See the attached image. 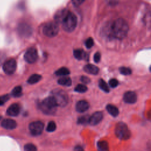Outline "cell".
<instances>
[{
    "label": "cell",
    "mask_w": 151,
    "mask_h": 151,
    "mask_svg": "<svg viewBox=\"0 0 151 151\" xmlns=\"http://www.w3.org/2000/svg\"><path fill=\"white\" fill-rule=\"evenodd\" d=\"M89 108V104L86 100H80L78 101L76 106V109L78 112L83 113L87 111Z\"/></svg>",
    "instance_id": "9a60e30c"
},
{
    "label": "cell",
    "mask_w": 151,
    "mask_h": 151,
    "mask_svg": "<svg viewBox=\"0 0 151 151\" xmlns=\"http://www.w3.org/2000/svg\"><path fill=\"white\" fill-rule=\"evenodd\" d=\"M99 87L104 92L108 93L109 92L110 90H109V87L108 86V85L107 84V83L102 79H100L99 81Z\"/></svg>",
    "instance_id": "603a6c76"
},
{
    "label": "cell",
    "mask_w": 151,
    "mask_h": 151,
    "mask_svg": "<svg viewBox=\"0 0 151 151\" xmlns=\"http://www.w3.org/2000/svg\"><path fill=\"white\" fill-rule=\"evenodd\" d=\"M109 3H111L112 4H114V3H116L118 0H106Z\"/></svg>",
    "instance_id": "8d00e7d4"
},
{
    "label": "cell",
    "mask_w": 151,
    "mask_h": 151,
    "mask_svg": "<svg viewBox=\"0 0 151 151\" xmlns=\"http://www.w3.org/2000/svg\"><path fill=\"white\" fill-rule=\"evenodd\" d=\"M80 79H81V81L84 84H87L90 82V79L86 76H82Z\"/></svg>",
    "instance_id": "d590c367"
},
{
    "label": "cell",
    "mask_w": 151,
    "mask_h": 151,
    "mask_svg": "<svg viewBox=\"0 0 151 151\" xmlns=\"http://www.w3.org/2000/svg\"><path fill=\"white\" fill-rule=\"evenodd\" d=\"M9 99V96L8 94H5L4 96H0V106L3 105L5 103H6Z\"/></svg>",
    "instance_id": "4dcf8cb0"
},
{
    "label": "cell",
    "mask_w": 151,
    "mask_h": 151,
    "mask_svg": "<svg viewBox=\"0 0 151 151\" xmlns=\"http://www.w3.org/2000/svg\"><path fill=\"white\" fill-rule=\"evenodd\" d=\"M44 123L41 121H35L31 123L29 125V130L34 136H38L42 132Z\"/></svg>",
    "instance_id": "52a82bcc"
},
{
    "label": "cell",
    "mask_w": 151,
    "mask_h": 151,
    "mask_svg": "<svg viewBox=\"0 0 151 151\" xmlns=\"http://www.w3.org/2000/svg\"><path fill=\"white\" fill-rule=\"evenodd\" d=\"M101 58V55L99 52H97L94 55V61L96 63H99L100 61Z\"/></svg>",
    "instance_id": "e575fe53"
},
{
    "label": "cell",
    "mask_w": 151,
    "mask_h": 151,
    "mask_svg": "<svg viewBox=\"0 0 151 151\" xmlns=\"http://www.w3.org/2000/svg\"><path fill=\"white\" fill-rule=\"evenodd\" d=\"M1 126L6 129H14L17 127V122L14 120L6 119L2 120Z\"/></svg>",
    "instance_id": "5bb4252c"
},
{
    "label": "cell",
    "mask_w": 151,
    "mask_h": 151,
    "mask_svg": "<svg viewBox=\"0 0 151 151\" xmlns=\"http://www.w3.org/2000/svg\"><path fill=\"white\" fill-rule=\"evenodd\" d=\"M84 0H71L72 4H73L74 6H78L80 5H81Z\"/></svg>",
    "instance_id": "836d02e7"
},
{
    "label": "cell",
    "mask_w": 151,
    "mask_h": 151,
    "mask_svg": "<svg viewBox=\"0 0 151 151\" xmlns=\"http://www.w3.org/2000/svg\"><path fill=\"white\" fill-rule=\"evenodd\" d=\"M57 105L52 96L45 98L39 104L40 109L45 114H52L56 111Z\"/></svg>",
    "instance_id": "7a4b0ae2"
},
{
    "label": "cell",
    "mask_w": 151,
    "mask_h": 151,
    "mask_svg": "<svg viewBox=\"0 0 151 151\" xmlns=\"http://www.w3.org/2000/svg\"><path fill=\"white\" fill-rule=\"evenodd\" d=\"M1 118H2V116H1V115H0V120H1Z\"/></svg>",
    "instance_id": "f35d334b"
},
{
    "label": "cell",
    "mask_w": 151,
    "mask_h": 151,
    "mask_svg": "<svg viewBox=\"0 0 151 151\" xmlns=\"http://www.w3.org/2000/svg\"><path fill=\"white\" fill-rule=\"evenodd\" d=\"M70 74V71L65 67H62L59 68L55 71V74L58 76H65Z\"/></svg>",
    "instance_id": "7402d4cb"
},
{
    "label": "cell",
    "mask_w": 151,
    "mask_h": 151,
    "mask_svg": "<svg viewBox=\"0 0 151 151\" xmlns=\"http://www.w3.org/2000/svg\"><path fill=\"white\" fill-rule=\"evenodd\" d=\"M59 31V28L56 22H50L46 24L42 29L45 35L48 37H53L55 36Z\"/></svg>",
    "instance_id": "8992f818"
},
{
    "label": "cell",
    "mask_w": 151,
    "mask_h": 151,
    "mask_svg": "<svg viewBox=\"0 0 151 151\" xmlns=\"http://www.w3.org/2000/svg\"><path fill=\"white\" fill-rule=\"evenodd\" d=\"M18 32L22 36L28 37L31 34L32 30L29 26H28L27 24H22L19 26Z\"/></svg>",
    "instance_id": "4fadbf2b"
},
{
    "label": "cell",
    "mask_w": 151,
    "mask_h": 151,
    "mask_svg": "<svg viewBox=\"0 0 151 151\" xmlns=\"http://www.w3.org/2000/svg\"><path fill=\"white\" fill-rule=\"evenodd\" d=\"M85 45H86V47L87 48H91V47L93 46V45H94V41H93V40L91 38H88L86 41Z\"/></svg>",
    "instance_id": "1f68e13d"
},
{
    "label": "cell",
    "mask_w": 151,
    "mask_h": 151,
    "mask_svg": "<svg viewBox=\"0 0 151 151\" xmlns=\"http://www.w3.org/2000/svg\"><path fill=\"white\" fill-rule=\"evenodd\" d=\"M120 72L123 75H130L132 73V70L130 68L128 67H122L120 68Z\"/></svg>",
    "instance_id": "83f0119b"
},
{
    "label": "cell",
    "mask_w": 151,
    "mask_h": 151,
    "mask_svg": "<svg viewBox=\"0 0 151 151\" xmlns=\"http://www.w3.org/2000/svg\"><path fill=\"white\" fill-rule=\"evenodd\" d=\"M41 79V76L40 75L37 74H32L28 79V83L30 84H33L38 82Z\"/></svg>",
    "instance_id": "44dd1931"
},
{
    "label": "cell",
    "mask_w": 151,
    "mask_h": 151,
    "mask_svg": "<svg viewBox=\"0 0 151 151\" xmlns=\"http://www.w3.org/2000/svg\"><path fill=\"white\" fill-rule=\"evenodd\" d=\"M123 100L126 103L133 104L137 101V96L133 91H127L123 96Z\"/></svg>",
    "instance_id": "8fae6325"
},
{
    "label": "cell",
    "mask_w": 151,
    "mask_h": 151,
    "mask_svg": "<svg viewBox=\"0 0 151 151\" xmlns=\"http://www.w3.org/2000/svg\"><path fill=\"white\" fill-rule=\"evenodd\" d=\"M97 147L100 150H107L109 149V145L106 141H100L97 143Z\"/></svg>",
    "instance_id": "d4e9b609"
},
{
    "label": "cell",
    "mask_w": 151,
    "mask_h": 151,
    "mask_svg": "<svg viewBox=\"0 0 151 151\" xmlns=\"http://www.w3.org/2000/svg\"><path fill=\"white\" fill-rule=\"evenodd\" d=\"M38 58V54L37 50L34 47L28 48L24 54V59L28 63H35Z\"/></svg>",
    "instance_id": "9c48e42d"
},
{
    "label": "cell",
    "mask_w": 151,
    "mask_h": 151,
    "mask_svg": "<svg viewBox=\"0 0 151 151\" xmlns=\"http://www.w3.org/2000/svg\"><path fill=\"white\" fill-rule=\"evenodd\" d=\"M51 96L54 99L57 106L64 107L66 106L68 101L67 94L60 89H55L51 93Z\"/></svg>",
    "instance_id": "277c9868"
},
{
    "label": "cell",
    "mask_w": 151,
    "mask_h": 151,
    "mask_svg": "<svg viewBox=\"0 0 151 151\" xmlns=\"http://www.w3.org/2000/svg\"><path fill=\"white\" fill-rule=\"evenodd\" d=\"M75 150H83V149L80 147V146H77V147H76L75 148Z\"/></svg>",
    "instance_id": "74e56055"
},
{
    "label": "cell",
    "mask_w": 151,
    "mask_h": 151,
    "mask_svg": "<svg viewBox=\"0 0 151 151\" xmlns=\"http://www.w3.org/2000/svg\"><path fill=\"white\" fill-rule=\"evenodd\" d=\"M89 117H90V116H88V115L83 116L78 118V123L79 124H86V123L88 122Z\"/></svg>",
    "instance_id": "f1b7e54d"
},
{
    "label": "cell",
    "mask_w": 151,
    "mask_h": 151,
    "mask_svg": "<svg viewBox=\"0 0 151 151\" xmlns=\"http://www.w3.org/2000/svg\"><path fill=\"white\" fill-rule=\"evenodd\" d=\"M103 114L100 111H97L89 117L88 123L91 125H96L99 123L103 119Z\"/></svg>",
    "instance_id": "30bf717a"
},
{
    "label": "cell",
    "mask_w": 151,
    "mask_h": 151,
    "mask_svg": "<svg viewBox=\"0 0 151 151\" xmlns=\"http://www.w3.org/2000/svg\"><path fill=\"white\" fill-rule=\"evenodd\" d=\"M56 129V124L53 121H51L48 123L47 127V131L48 132H52Z\"/></svg>",
    "instance_id": "4316f807"
},
{
    "label": "cell",
    "mask_w": 151,
    "mask_h": 151,
    "mask_svg": "<svg viewBox=\"0 0 151 151\" xmlns=\"http://www.w3.org/2000/svg\"><path fill=\"white\" fill-rule=\"evenodd\" d=\"M106 110L108 113L113 117H116L117 116H118L119 113V109L116 106L112 104H108L106 106Z\"/></svg>",
    "instance_id": "d6986e66"
},
{
    "label": "cell",
    "mask_w": 151,
    "mask_h": 151,
    "mask_svg": "<svg viewBox=\"0 0 151 151\" xmlns=\"http://www.w3.org/2000/svg\"><path fill=\"white\" fill-rule=\"evenodd\" d=\"M68 12L69 11L65 9H61L60 11L57 12L55 15V17H54L55 21V22H56L57 23H61L63 19H64V18L65 17V16L67 15Z\"/></svg>",
    "instance_id": "2e32d148"
},
{
    "label": "cell",
    "mask_w": 151,
    "mask_h": 151,
    "mask_svg": "<svg viewBox=\"0 0 151 151\" xmlns=\"http://www.w3.org/2000/svg\"><path fill=\"white\" fill-rule=\"evenodd\" d=\"M73 54L74 57L77 60H86L88 58L87 54L82 49H76L74 50Z\"/></svg>",
    "instance_id": "ac0fdd59"
},
{
    "label": "cell",
    "mask_w": 151,
    "mask_h": 151,
    "mask_svg": "<svg viewBox=\"0 0 151 151\" xmlns=\"http://www.w3.org/2000/svg\"><path fill=\"white\" fill-rule=\"evenodd\" d=\"M17 68V63L15 60L11 58L6 61H5L3 65L4 71L6 74H12L16 70Z\"/></svg>",
    "instance_id": "ba28073f"
},
{
    "label": "cell",
    "mask_w": 151,
    "mask_h": 151,
    "mask_svg": "<svg viewBox=\"0 0 151 151\" xmlns=\"http://www.w3.org/2000/svg\"><path fill=\"white\" fill-rule=\"evenodd\" d=\"M77 23L76 16L71 12L69 11L65 16L61 24L64 31L70 32L74 30Z\"/></svg>",
    "instance_id": "3957f363"
},
{
    "label": "cell",
    "mask_w": 151,
    "mask_h": 151,
    "mask_svg": "<svg viewBox=\"0 0 151 151\" xmlns=\"http://www.w3.org/2000/svg\"><path fill=\"white\" fill-rule=\"evenodd\" d=\"M87 87L84 84H78L74 88V90L78 93H84L87 91Z\"/></svg>",
    "instance_id": "484cf974"
},
{
    "label": "cell",
    "mask_w": 151,
    "mask_h": 151,
    "mask_svg": "<svg viewBox=\"0 0 151 151\" xmlns=\"http://www.w3.org/2000/svg\"><path fill=\"white\" fill-rule=\"evenodd\" d=\"M109 86L112 87V88H114L116 87H117L118 86V84H119V82L118 81L115 79V78H112L111 79L110 81H109Z\"/></svg>",
    "instance_id": "d6a6232c"
},
{
    "label": "cell",
    "mask_w": 151,
    "mask_h": 151,
    "mask_svg": "<svg viewBox=\"0 0 151 151\" xmlns=\"http://www.w3.org/2000/svg\"><path fill=\"white\" fill-rule=\"evenodd\" d=\"M24 150L26 151H35L37 150V147L32 143H28L25 145Z\"/></svg>",
    "instance_id": "f546056e"
},
{
    "label": "cell",
    "mask_w": 151,
    "mask_h": 151,
    "mask_svg": "<svg viewBox=\"0 0 151 151\" xmlns=\"http://www.w3.org/2000/svg\"><path fill=\"white\" fill-rule=\"evenodd\" d=\"M20 112V106L17 103L11 104L6 110V114L10 116H17Z\"/></svg>",
    "instance_id": "7c38bea8"
},
{
    "label": "cell",
    "mask_w": 151,
    "mask_h": 151,
    "mask_svg": "<svg viewBox=\"0 0 151 151\" xmlns=\"http://www.w3.org/2000/svg\"><path fill=\"white\" fill-rule=\"evenodd\" d=\"M115 133L116 136L121 140H127L129 139L131 135L127 126L123 122H119L117 124Z\"/></svg>",
    "instance_id": "5b68a950"
},
{
    "label": "cell",
    "mask_w": 151,
    "mask_h": 151,
    "mask_svg": "<svg viewBox=\"0 0 151 151\" xmlns=\"http://www.w3.org/2000/svg\"><path fill=\"white\" fill-rule=\"evenodd\" d=\"M12 95L15 97L21 96L22 95V87L19 86L15 87L12 91Z\"/></svg>",
    "instance_id": "cb8c5ba5"
},
{
    "label": "cell",
    "mask_w": 151,
    "mask_h": 151,
    "mask_svg": "<svg viewBox=\"0 0 151 151\" xmlns=\"http://www.w3.org/2000/svg\"><path fill=\"white\" fill-rule=\"evenodd\" d=\"M58 83L62 86H70L71 84V80L70 77H67V76H63V77L58 79Z\"/></svg>",
    "instance_id": "ffe728a7"
},
{
    "label": "cell",
    "mask_w": 151,
    "mask_h": 151,
    "mask_svg": "<svg viewBox=\"0 0 151 151\" xmlns=\"http://www.w3.org/2000/svg\"><path fill=\"white\" fill-rule=\"evenodd\" d=\"M129 26L127 22L122 19L118 18L114 20L110 26V34L116 39L122 40L128 33Z\"/></svg>",
    "instance_id": "6da1fadb"
},
{
    "label": "cell",
    "mask_w": 151,
    "mask_h": 151,
    "mask_svg": "<svg viewBox=\"0 0 151 151\" xmlns=\"http://www.w3.org/2000/svg\"><path fill=\"white\" fill-rule=\"evenodd\" d=\"M84 70L85 72H86L88 74H94L96 75L98 74L99 71V69L97 67L96 65L91 64H88L84 67Z\"/></svg>",
    "instance_id": "e0dca14e"
}]
</instances>
